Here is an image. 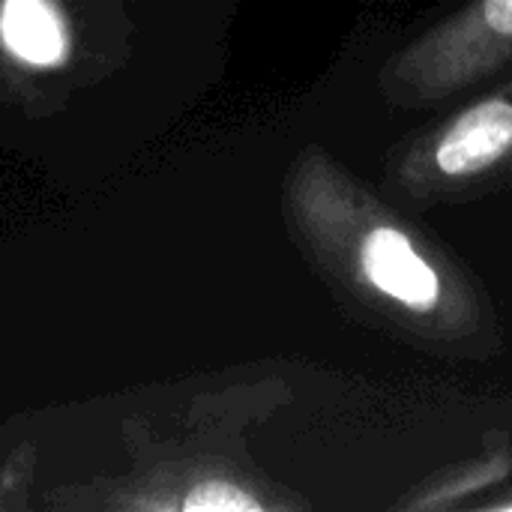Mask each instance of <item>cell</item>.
Instances as JSON below:
<instances>
[{"label":"cell","mask_w":512,"mask_h":512,"mask_svg":"<svg viewBox=\"0 0 512 512\" xmlns=\"http://www.w3.org/2000/svg\"><path fill=\"white\" fill-rule=\"evenodd\" d=\"M512 147V105L489 99L465 111L438 144V168L450 177H465L489 168Z\"/></svg>","instance_id":"2"},{"label":"cell","mask_w":512,"mask_h":512,"mask_svg":"<svg viewBox=\"0 0 512 512\" xmlns=\"http://www.w3.org/2000/svg\"><path fill=\"white\" fill-rule=\"evenodd\" d=\"M483 18L495 33H512V0H483Z\"/></svg>","instance_id":"5"},{"label":"cell","mask_w":512,"mask_h":512,"mask_svg":"<svg viewBox=\"0 0 512 512\" xmlns=\"http://www.w3.org/2000/svg\"><path fill=\"white\" fill-rule=\"evenodd\" d=\"M0 39L33 66H57L66 54V27L48 0H3Z\"/></svg>","instance_id":"3"},{"label":"cell","mask_w":512,"mask_h":512,"mask_svg":"<svg viewBox=\"0 0 512 512\" xmlns=\"http://www.w3.org/2000/svg\"><path fill=\"white\" fill-rule=\"evenodd\" d=\"M363 273L366 279L396 297L399 303L429 312L438 303L441 282L438 273L423 261V255L411 246V240L396 228H375L363 243Z\"/></svg>","instance_id":"1"},{"label":"cell","mask_w":512,"mask_h":512,"mask_svg":"<svg viewBox=\"0 0 512 512\" xmlns=\"http://www.w3.org/2000/svg\"><path fill=\"white\" fill-rule=\"evenodd\" d=\"M186 510H258V501H252L249 495H243L234 486H222V483H207L198 486L186 501Z\"/></svg>","instance_id":"4"}]
</instances>
